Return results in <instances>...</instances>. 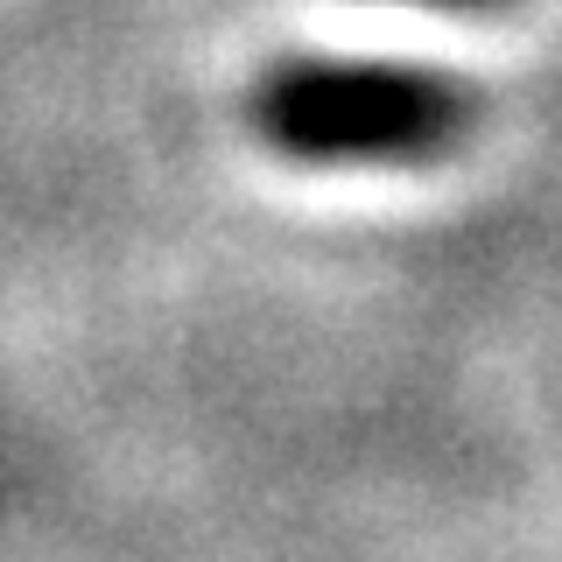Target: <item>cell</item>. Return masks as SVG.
<instances>
[{
    "label": "cell",
    "mask_w": 562,
    "mask_h": 562,
    "mask_svg": "<svg viewBox=\"0 0 562 562\" xmlns=\"http://www.w3.org/2000/svg\"><path fill=\"white\" fill-rule=\"evenodd\" d=\"M485 99L429 64L380 57H289L246 99V120L289 162H436L464 148Z\"/></svg>",
    "instance_id": "cell-1"
},
{
    "label": "cell",
    "mask_w": 562,
    "mask_h": 562,
    "mask_svg": "<svg viewBox=\"0 0 562 562\" xmlns=\"http://www.w3.org/2000/svg\"><path fill=\"white\" fill-rule=\"evenodd\" d=\"M401 8H436V14H485L499 0H401Z\"/></svg>",
    "instance_id": "cell-2"
}]
</instances>
